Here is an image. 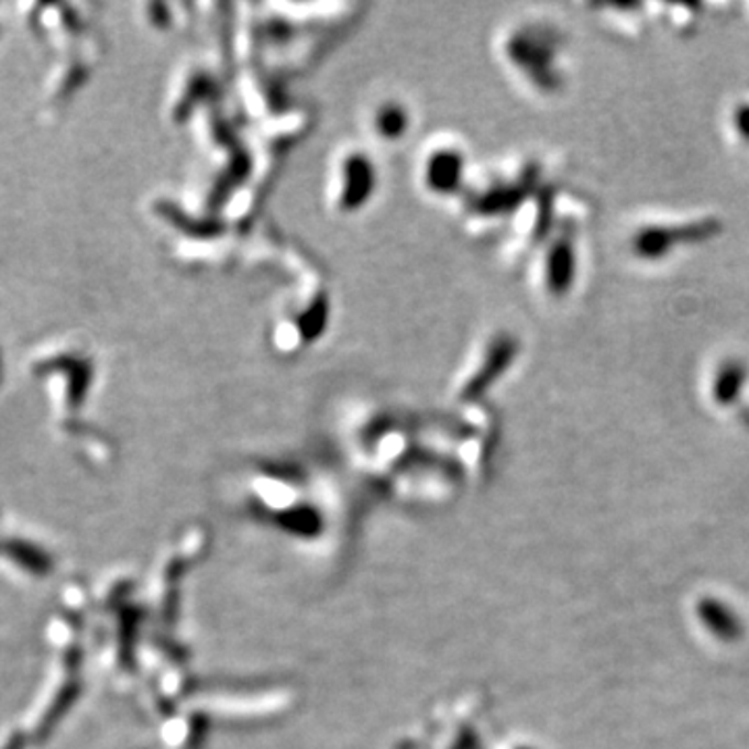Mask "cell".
<instances>
[{"mask_svg":"<svg viewBox=\"0 0 749 749\" xmlns=\"http://www.w3.org/2000/svg\"><path fill=\"white\" fill-rule=\"evenodd\" d=\"M410 125V113L398 98L377 100L366 117V130L384 144H394L403 140Z\"/></svg>","mask_w":749,"mask_h":749,"instance_id":"6da1fadb","label":"cell"}]
</instances>
